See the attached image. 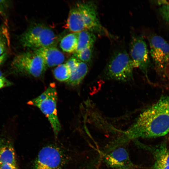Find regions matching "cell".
Returning a JSON list of instances; mask_svg holds the SVG:
<instances>
[{"mask_svg":"<svg viewBox=\"0 0 169 169\" xmlns=\"http://www.w3.org/2000/svg\"><path fill=\"white\" fill-rule=\"evenodd\" d=\"M103 160L111 169H135L140 167L130 159L126 148L122 145L102 153Z\"/></svg>","mask_w":169,"mask_h":169,"instance_id":"30bf717a","label":"cell"},{"mask_svg":"<svg viewBox=\"0 0 169 169\" xmlns=\"http://www.w3.org/2000/svg\"><path fill=\"white\" fill-rule=\"evenodd\" d=\"M11 3L10 1L0 0V16L7 23V18L9 10L11 7Z\"/></svg>","mask_w":169,"mask_h":169,"instance_id":"ffe728a7","label":"cell"},{"mask_svg":"<svg viewBox=\"0 0 169 169\" xmlns=\"http://www.w3.org/2000/svg\"><path fill=\"white\" fill-rule=\"evenodd\" d=\"M134 68L129 54L124 50H118L110 58L104 74L108 79L126 82L133 79Z\"/></svg>","mask_w":169,"mask_h":169,"instance_id":"5b68a950","label":"cell"},{"mask_svg":"<svg viewBox=\"0 0 169 169\" xmlns=\"http://www.w3.org/2000/svg\"><path fill=\"white\" fill-rule=\"evenodd\" d=\"M79 61L74 56L67 60L65 64L70 70L71 73L76 68Z\"/></svg>","mask_w":169,"mask_h":169,"instance_id":"7402d4cb","label":"cell"},{"mask_svg":"<svg viewBox=\"0 0 169 169\" xmlns=\"http://www.w3.org/2000/svg\"><path fill=\"white\" fill-rule=\"evenodd\" d=\"M154 156L155 161L153 169H169V150L164 143L155 146H146Z\"/></svg>","mask_w":169,"mask_h":169,"instance_id":"7c38bea8","label":"cell"},{"mask_svg":"<svg viewBox=\"0 0 169 169\" xmlns=\"http://www.w3.org/2000/svg\"><path fill=\"white\" fill-rule=\"evenodd\" d=\"M159 11L163 19L169 25V3L165 1L160 5Z\"/></svg>","mask_w":169,"mask_h":169,"instance_id":"44dd1931","label":"cell"},{"mask_svg":"<svg viewBox=\"0 0 169 169\" xmlns=\"http://www.w3.org/2000/svg\"><path fill=\"white\" fill-rule=\"evenodd\" d=\"M78 45L75 52L94 45L96 37L94 33L84 30L78 33Z\"/></svg>","mask_w":169,"mask_h":169,"instance_id":"9a60e30c","label":"cell"},{"mask_svg":"<svg viewBox=\"0 0 169 169\" xmlns=\"http://www.w3.org/2000/svg\"><path fill=\"white\" fill-rule=\"evenodd\" d=\"M10 44V35L7 23L0 25V56L8 52Z\"/></svg>","mask_w":169,"mask_h":169,"instance_id":"e0dca14e","label":"cell"},{"mask_svg":"<svg viewBox=\"0 0 169 169\" xmlns=\"http://www.w3.org/2000/svg\"><path fill=\"white\" fill-rule=\"evenodd\" d=\"M3 76V74L2 72L0 70V77H2V76Z\"/></svg>","mask_w":169,"mask_h":169,"instance_id":"484cf974","label":"cell"},{"mask_svg":"<svg viewBox=\"0 0 169 169\" xmlns=\"http://www.w3.org/2000/svg\"><path fill=\"white\" fill-rule=\"evenodd\" d=\"M169 133V96L161 97L142 112L120 137L126 143L138 138H155Z\"/></svg>","mask_w":169,"mask_h":169,"instance_id":"6da1fadb","label":"cell"},{"mask_svg":"<svg viewBox=\"0 0 169 169\" xmlns=\"http://www.w3.org/2000/svg\"></svg>","mask_w":169,"mask_h":169,"instance_id":"83f0119b","label":"cell"},{"mask_svg":"<svg viewBox=\"0 0 169 169\" xmlns=\"http://www.w3.org/2000/svg\"><path fill=\"white\" fill-rule=\"evenodd\" d=\"M54 74L55 78L61 82H67L69 79L71 71L65 63L57 66L54 69Z\"/></svg>","mask_w":169,"mask_h":169,"instance_id":"ac0fdd59","label":"cell"},{"mask_svg":"<svg viewBox=\"0 0 169 169\" xmlns=\"http://www.w3.org/2000/svg\"><path fill=\"white\" fill-rule=\"evenodd\" d=\"M149 42L150 54L156 68L165 71L169 66V44L157 35L151 36Z\"/></svg>","mask_w":169,"mask_h":169,"instance_id":"9c48e42d","label":"cell"},{"mask_svg":"<svg viewBox=\"0 0 169 169\" xmlns=\"http://www.w3.org/2000/svg\"><path fill=\"white\" fill-rule=\"evenodd\" d=\"M129 54L134 68H138L146 74L151 62L147 46L142 37L135 36L132 37Z\"/></svg>","mask_w":169,"mask_h":169,"instance_id":"ba28073f","label":"cell"},{"mask_svg":"<svg viewBox=\"0 0 169 169\" xmlns=\"http://www.w3.org/2000/svg\"><path fill=\"white\" fill-rule=\"evenodd\" d=\"M34 51L42 58L47 67L58 66L62 64L65 60L63 54L54 46Z\"/></svg>","mask_w":169,"mask_h":169,"instance_id":"8fae6325","label":"cell"},{"mask_svg":"<svg viewBox=\"0 0 169 169\" xmlns=\"http://www.w3.org/2000/svg\"><path fill=\"white\" fill-rule=\"evenodd\" d=\"M89 70L88 64L79 61L76 68L71 73L70 77L67 81L71 86L79 84L86 75Z\"/></svg>","mask_w":169,"mask_h":169,"instance_id":"5bb4252c","label":"cell"},{"mask_svg":"<svg viewBox=\"0 0 169 169\" xmlns=\"http://www.w3.org/2000/svg\"><path fill=\"white\" fill-rule=\"evenodd\" d=\"M69 158L61 147L53 144H49L40 150L30 169H64Z\"/></svg>","mask_w":169,"mask_h":169,"instance_id":"8992f818","label":"cell"},{"mask_svg":"<svg viewBox=\"0 0 169 169\" xmlns=\"http://www.w3.org/2000/svg\"></svg>","mask_w":169,"mask_h":169,"instance_id":"4316f807","label":"cell"},{"mask_svg":"<svg viewBox=\"0 0 169 169\" xmlns=\"http://www.w3.org/2000/svg\"><path fill=\"white\" fill-rule=\"evenodd\" d=\"M57 95L56 88L50 85L40 95L29 102V104L38 108L46 116L53 128L55 136L61 129L57 110Z\"/></svg>","mask_w":169,"mask_h":169,"instance_id":"52a82bcc","label":"cell"},{"mask_svg":"<svg viewBox=\"0 0 169 169\" xmlns=\"http://www.w3.org/2000/svg\"><path fill=\"white\" fill-rule=\"evenodd\" d=\"M0 169H18L16 166L9 164H0Z\"/></svg>","mask_w":169,"mask_h":169,"instance_id":"cb8c5ba5","label":"cell"},{"mask_svg":"<svg viewBox=\"0 0 169 169\" xmlns=\"http://www.w3.org/2000/svg\"><path fill=\"white\" fill-rule=\"evenodd\" d=\"M11 85V82L7 79L4 76L0 77V89Z\"/></svg>","mask_w":169,"mask_h":169,"instance_id":"603a6c76","label":"cell"},{"mask_svg":"<svg viewBox=\"0 0 169 169\" xmlns=\"http://www.w3.org/2000/svg\"><path fill=\"white\" fill-rule=\"evenodd\" d=\"M8 52H6L0 56V66L2 65L7 60L8 56Z\"/></svg>","mask_w":169,"mask_h":169,"instance_id":"d4e9b609","label":"cell"},{"mask_svg":"<svg viewBox=\"0 0 169 169\" xmlns=\"http://www.w3.org/2000/svg\"><path fill=\"white\" fill-rule=\"evenodd\" d=\"M94 46L86 48L81 51L74 53V57L80 61L88 64L92 61Z\"/></svg>","mask_w":169,"mask_h":169,"instance_id":"d6986e66","label":"cell"},{"mask_svg":"<svg viewBox=\"0 0 169 169\" xmlns=\"http://www.w3.org/2000/svg\"><path fill=\"white\" fill-rule=\"evenodd\" d=\"M72 9L75 19L83 30H86L95 34L112 37V35L101 24L97 5L94 1L77 3Z\"/></svg>","mask_w":169,"mask_h":169,"instance_id":"7a4b0ae2","label":"cell"},{"mask_svg":"<svg viewBox=\"0 0 169 169\" xmlns=\"http://www.w3.org/2000/svg\"><path fill=\"white\" fill-rule=\"evenodd\" d=\"M47 68L43 59L33 51L19 54L13 59L10 65L11 73L18 75L38 77Z\"/></svg>","mask_w":169,"mask_h":169,"instance_id":"3957f363","label":"cell"},{"mask_svg":"<svg viewBox=\"0 0 169 169\" xmlns=\"http://www.w3.org/2000/svg\"><path fill=\"white\" fill-rule=\"evenodd\" d=\"M18 39L24 48L35 50L54 46L57 37L51 29L41 23H35L20 35Z\"/></svg>","mask_w":169,"mask_h":169,"instance_id":"277c9868","label":"cell"},{"mask_svg":"<svg viewBox=\"0 0 169 169\" xmlns=\"http://www.w3.org/2000/svg\"><path fill=\"white\" fill-rule=\"evenodd\" d=\"M78 33H72L64 36L60 43V46L64 52L74 53L78 45Z\"/></svg>","mask_w":169,"mask_h":169,"instance_id":"2e32d148","label":"cell"},{"mask_svg":"<svg viewBox=\"0 0 169 169\" xmlns=\"http://www.w3.org/2000/svg\"><path fill=\"white\" fill-rule=\"evenodd\" d=\"M9 164L18 166L14 147L5 138H0V164Z\"/></svg>","mask_w":169,"mask_h":169,"instance_id":"4fadbf2b","label":"cell"}]
</instances>
